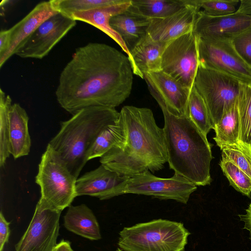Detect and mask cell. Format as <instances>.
Listing matches in <instances>:
<instances>
[{"mask_svg": "<svg viewBox=\"0 0 251 251\" xmlns=\"http://www.w3.org/2000/svg\"><path fill=\"white\" fill-rule=\"evenodd\" d=\"M133 74L127 56L107 44L89 43L76 49L62 71L57 100L72 115L90 107L115 108L130 95Z\"/></svg>", "mask_w": 251, "mask_h": 251, "instance_id": "obj_1", "label": "cell"}, {"mask_svg": "<svg viewBox=\"0 0 251 251\" xmlns=\"http://www.w3.org/2000/svg\"><path fill=\"white\" fill-rule=\"evenodd\" d=\"M120 114L125 126L126 140L100 157L101 164L128 177L162 170L168 162L164 131L157 125L151 110L126 105Z\"/></svg>", "mask_w": 251, "mask_h": 251, "instance_id": "obj_2", "label": "cell"}, {"mask_svg": "<svg viewBox=\"0 0 251 251\" xmlns=\"http://www.w3.org/2000/svg\"><path fill=\"white\" fill-rule=\"evenodd\" d=\"M158 104L164 119L163 129L170 168L197 186L209 185L213 157L207 137L187 115L173 113L161 103Z\"/></svg>", "mask_w": 251, "mask_h": 251, "instance_id": "obj_3", "label": "cell"}, {"mask_svg": "<svg viewBox=\"0 0 251 251\" xmlns=\"http://www.w3.org/2000/svg\"><path fill=\"white\" fill-rule=\"evenodd\" d=\"M119 116L120 112L115 108L94 106L82 109L61 122L59 131L48 145L77 179L87 162V153L97 137Z\"/></svg>", "mask_w": 251, "mask_h": 251, "instance_id": "obj_4", "label": "cell"}, {"mask_svg": "<svg viewBox=\"0 0 251 251\" xmlns=\"http://www.w3.org/2000/svg\"><path fill=\"white\" fill-rule=\"evenodd\" d=\"M190 234L181 222L158 219L124 227L117 245L123 251H184Z\"/></svg>", "mask_w": 251, "mask_h": 251, "instance_id": "obj_5", "label": "cell"}, {"mask_svg": "<svg viewBox=\"0 0 251 251\" xmlns=\"http://www.w3.org/2000/svg\"><path fill=\"white\" fill-rule=\"evenodd\" d=\"M76 177L65 162L48 144L38 166L35 182L40 186L42 207L61 211L76 197Z\"/></svg>", "mask_w": 251, "mask_h": 251, "instance_id": "obj_6", "label": "cell"}, {"mask_svg": "<svg viewBox=\"0 0 251 251\" xmlns=\"http://www.w3.org/2000/svg\"><path fill=\"white\" fill-rule=\"evenodd\" d=\"M241 82L199 64L194 86L204 100L214 126L237 102Z\"/></svg>", "mask_w": 251, "mask_h": 251, "instance_id": "obj_7", "label": "cell"}, {"mask_svg": "<svg viewBox=\"0 0 251 251\" xmlns=\"http://www.w3.org/2000/svg\"><path fill=\"white\" fill-rule=\"evenodd\" d=\"M199 65L198 37L192 31L168 43L162 55L161 70L191 89Z\"/></svg>", "mask_w": 251, "mask_h": 251, "instance_id": "obj_8", "label": "cell"}, {"mask_svg": "<svg viewBox=\"0 0 251 251\" xmlns=\"http://www.w3.org/2000/svg\"><path fill=\"white\" fill-rule=\"evenodd\" d=\"M197 37L199 64L251 85V67L236 51L231 40Z\"/></svg>", "mask_w": 251, "mask_h": 251, "instance_id": "obj_9", "label": "cell"}, {"mask_svg": "<svg viewBox=\"0 0 251 251\" xmlns=\"http://www.w3.org/2000/svg\"><path fill=\"white\" fill-rule=\"evenodd\" d=\"M197 189V186L179 174L175 173L171 177L161 178L148 171L129 177L125 193L173 200L186 204Z\"/></svg>", "mask_w": 251, "mask_h": 251, "instance_id": "obj_10", "label": "cell"}, {"mask_svg": "<svg viewBox=\"0 0 251 251\" xmlns=\"http://www.w3.org/2000/svg\"><path fill=\"white\" fill-rule=\"evenodd\" d=\"M76 21L58 12L43 22L15 53L24 58L42 59L76 25Z\"/></svg>", "mask_w": 251, "mask_h": 251, "instance_id": "obj_11", "label": "cell"}, {"mask_svg": "<svg viewBox=\"0 0 251 251\" xmlns=\"http://www.w3.org/2000/svg\"><path fill=\"white\" fill-rule=\"evenodd\" d=\"M61 213L37 203L27 229L15 245V251H52L57 245Z\"/></svg>", "mask_w": 251, "mask_h": 251, "instance_id": "obj_12", "label": "cell"}, {"mask_svg": "<svg viewBox=\"0 0 251 251\" xmlns=\"http://www.w3.org/2000/svg\"><path fill=\"white\" fill-rule=\"evenodd\" d=\"M128 176H122L100 164L75 182L76 197L89 196L105 200L125 194Z\"/></svg>", "mask_w": 251, "mask_h": 251, "instance_id": "obj_13", "label": "cell"}, {"mask_svg": "<svg viewBox=\"0 0 251 251\" xmlns=\"http://www.w3.org/2000/svg\"><path fill=\"white\" fill-rule=\"evenodd\" d=\"M144 79L152 96L171 112L187 115V108L191 92L162 71L145 74Z\"/></svg>", "mask_w": 251, "mask_h": 251, "instance_id": "obj_14", "label": "cell"}, {"mask_svg": "<svg viewBox=\"0 0 251 251\" xmlns=\"http://www.w3.org/2000/svg\"><path fill=\"white\" fill-rule=\"evenodd\" d=\"M185 6L166 17L150 19L148 35L154 41L167 44L193 31L197 13L201 10L193 0H182Z\"/></svg>", "mask_w": 251, "mask_h": 251, "instance_id": "obj_15", "label": "cell"}, {"mask_svg": "<svg viewBox=\"0 0 251 251\" xmlns=\"http://www.w3.org/2000/svg\"><path fill=\"white\" fill-rule=\"evenodd\" d=\"M251 27V17L236 14L213 17L201 10L197 13L193 31L204 39L232 40Z\"/></svg>", "mask_w": 251, "mask_h": 251, "instance_id": "obj_16", "label": "cell"}, {"mask_svg": "<svg viewBox=\"0 0 251 251\" xmlns=\"http://www.w3.org/2000/svg\"><path fill=\"white\" fill-rule=\"evenodd\" d=\"M58 13L50 0L38 3L23 19L9 29L10 47L5 54L0 58V67L14 55L24 41L45 20Z\"/></svg>", "mask_w": 251, "mask_h": 251, "instance_id": "obj_17", "label": "cell"}, {"mask_svg": "<svg viewBox=\"0 0 251 251\" xmlns=\"http://www.w3.org/2000/svg\"><path fill=\"white\" fill-rule=\"evenodd\" d=\"M167 44L153 41L148 34L142 38L130 51L133 74L144 78L145 74L162 71V55Z\"/></svg>", "mask_w": 251, "mask_h": 251, "instance_id": "obj_18", "label": "cell"}, {"mask_svg": "<svg viewBox=\"0 0 251 251\" xmlns=\"http://www.w3.org/2000/svg\"><path fill=\"white\" fill-rule=\"evenodd\" d=\"M131 4V0H123L120 3L88 11L75 13L69 17L90 24L101 30L114 40L130 58V53L120 36L111 27V17L126 11Z\"/></svg>", "mask_w": 251, "mask_h": 251, "instance_id": "obj_19", "label": "cell"}, {"mask_svg": "<svg viewBox=\"0 0 251 251\" xmlns=\"http://www.w3.org/2000/svg\"><path fill=\"white\" fill-rule=\"evenodd\" d=\"M28 116L19 103L12 104L9 112L10 153L16 159L27 155L31 138L28 130Z\"/></svg>", "mask_w": 251, "mask_h": 251, "instance_id": "obj_20", "label": "cell"}, {"mask_svg": "<svg viewBox=\"0 0 251 251\" xmlns=\"http://www.w3.org/2000/svg\"><path fill=\"white\" fill-rule=\"evenodd\" d=\"M150 19L134 13L128 8L111 18V27L120 36L130 50L147 34Z\"/></svg>", "mask_w": 251, "mask_h": 251, "instance_id": "obj_21", "label": "cell"}, {"mask_svg": "<svg viewBox=\"0 0 251 251\" xmlns=\"http://www.w3.org/2000/svg\"><path fill=\"white\" fill-rule=\"evenodd\" d=\"M64 226L69 231L92 241L101 238L99 222L86 204L70 205L64 216Z\"/></svg>", "mask_w": 251, "mask_h": 251, "instance_id": "obj_22", "label": "cell"}, {"mask_svg": "<svg viewBox=\"0 0 251 251\" xmlns=\"http://www.w3.org/2000/svg\"><path fill=\"white\" fill-rule=\"evenodd\" d=\"M126 137L125 126L120 114L118 120L107 126L97 137L88 151L87 161L101 157L112 148L121 145Z\"/></svg>", "mask_w": 251, "mask_h": 251, "instance_id": "obj_23", "label": "cell"}, {"mask_svg": "<svg viewBox=\"0 0 251 251\" xmlns=\"http://www.w3.org/2000/svg\"><path fill=\"white\" fill-rule=\"evenodd\" d=\"M240 121L236 103L223 116L214 126L215 136L213 137L221 150L225 146L238 145L240 141Z\"/></svg>", "mask_w": 251, "mask_h": 251, "instance_id": "obj_24", "label": "cell"}, {"mask_svg": "<svg viewBox=\"0 0 251 251\" xmlns=\"http://www.w3.org/2000/svg\"><path fill=\"white\" fill-rule=\"evenodd\" d=\"M185 6L182 0H131L128 9L149 19L170 16Z\"/></svg>", "mask_w": 251, "mask_h": 251, "instance_id": "obj_25", "label": "cell"}, {"mask_svg": "<svg viewBox=\"0 0 251 251\" xmlns=\"http://www.w3.org/2000/svg\"><path fill=\"white\" fill-rule=\"evenodd\" d=\"M186 115L205 136L211 129H214L206 103L194 86L191 90Z\"/></svg>", "mask_w": 251, "mask_h": 251, "instance_id": "obj_26", "label": "cell"}, {"mask_svg": "<svg viewBox=\"0 0 251 251\" xmlns=\"http://www.w3.org/2000/svg\"><path fill=\"white\" fill-rule=\"evenodd\" d=\"M237 106L240 121V141L251 146V85L241 83Z\"/></svg>", "mask_w": 251, "mask_h": 251, "instance_id": "obj_27", "label": "cell"}, {"mask_svg": "<svg viewBox=\"0 0 251 251\" xmlns=\"http://www.w3.org/2000/svg\"><path fill=\"white\" fill-rule=\"evenodd\" d=\"M123 0H50L57 12L68 17L75 13L88 11L110 6L122 2Z\"/></svg>", "mask_w": 251, "mask_h": 251, "instance_id": "obj_28", "label": "cell"}, {"mask_svg": "<svg viewBox=\"0 0 251 251\" xmlns=\"http://www.w3.org/2000/svg\"><path fill=\"white\" fill-rule=\"evenodd\" d=\"M12 100L0 89V166L3 167L10 155L9 112Z\"/></svg>", "mask_w": 251, "mask_h": 251, "instance_id": "obj_29", "label": "cell"}, {"mask_svg": "<svg viewBox=\"0 0 251 251\" xmlns=\"http://www.w3.org/2000/svg\"><path fill=\"white\" fill-rule=\"evenodd\" d=\"M219 165L230 185L238 192L250 197L251 178L230 161L221 159Z\"/></svg>", "mask_w": 251, "mask_h": 251, "instance_id": "obj_30", "label": "cell"}, {"mask_svg": "<svg viewBox=\"0 0 251 251\" xmlns=\"http://www.w3.org/2000/svg\"><path fill=\"white\" fill-rule=\"evenodd\" d=\"M222 158L231 161L251 178V147L241 142L222 148Z\"/></svg>", "mask_w": 251, "mask_h": 251, "instance_id": "obj_31", "label": "cell"}, {"mask_svg": "<svg viewBox=\"0 0 251 251\" xmlns=\"http://www.w3.org/2000/svg\"><path fill=\"white\" fill-rule=\"evenodd\" d=\"M195 4L204 14L213 17L223 16L234 13L238 0H194Z\"/></svg>", "mask_w": 251, "mask_h": 251, "instance_id": "obj_32", "label": "cell"}, {"mask_svg": "<svg viewBox=\"0 0 251 251\" xmlns=\"http://www.w3.org/2000/svg\"><path fill=\"white\" fill-rule=\"evenodd\" d=\"M231 41L239 55L251 67V27L234 37Z\"/></svg>", "mask_w": 251, "mask_h": 251, "instance_id": "obj_33", "label": "cell"}, {"mask_svg": "<svg viewBox=\"0 0 251 251\" xmlns=\"http://www.w3.org/2000/svg\"><path fill=\"white\" fill-rule=\"evenodd\" d=\"M10 222L6 220L1 211L0 213V251H3L5 244L8 242L10 233Z\"/></svg>", "mask_w": 251, "mask_h": 251, "instance_id": "obj_34", "label": "cell"}, {"mask_svg": "<svg viewBox=\"0 0 251 251\" xmlns=\"http://www.w3.org/2000/svg\"><path fill=\"white\" fill-rule=\"evenodd\" d=\"M10 34L9 29L0 32V58L7 52L10 47Z\"/></svg>", "mask_w": 251, "mask_h": 251, "instance_id": "obj_35", "label": "cell"}, {"mask_svg": "<svg viewBox=\"0 0 251 251\" xmlns=\"http://www.w3.org/2000/svg\"><path fill=\"white\" fill-rule=\"evenodd\" d=\"M234 13L251 17V0H240L239 6Z\"/></svg>", "mask_w": 251, "mask_h": 251, "instance_id": "obj_36", "label": "cell"}, {"mask_svg": "<svg viewBox=\"0 0 251 251\" xmlns=\"http://www.w3.org/2000/svg\"><path fill=\"white\" fill-rule=\"evenodd\" d=\"M239 217L244 223V228L249 231L251 240V202L246 209L245 214L239 215Z\"/></svg>", "mask_w": 251, "mask_h": 251, "instance_id": "obj_37", "label": "cell"}, {"mask_svg": "<svg viewBox=\"0 0 251 251\" xmlns=\"http://www.w3.org/2000/svg\"><path fill=\"white\" fill-rule=\"evenodd\" d=\"M72 250L70 242L63 239L57 244L52 251H71Z\"/></svg>", "mask_w": 251, "mask_h": 251, "instance_id": "obj_38", "label": "cell"}, {"mask_svg": "<svg viewBox=\"0 0 251 251\" xmlns=\"http://www.w3.org/2000/svg\"><path fill=\"white\" fill-rule=\"evenodd\" d=\"M123 251L121 249H120L119 248H117L116 250L115 251Z\"/></svg>", "mask_w": 251, "mask_h": 251, "instance_id": "obj_39", "label": "cell"}, {"mask_svg": "<svg viewBox=\"0 0 251 251\" xmlns=\"http://www.w3.org/2000/svg\"><path fill=\"white\" fill-rule=\"evenodd\" d=\"M71 251H74V250L72 249Z\"/></svg>", "mask_w": 251, "mask_h": 251, "instance_id": "obj_40", "label": "cell"}, {"mask_svg": "<svg viewBox=\"0 0 251 251\" xmlns=\"http://www.w3.org/2000/svg\"></svg>", "mask_w": 251, "mask_h": 251, "instance_id": "obj_41", "label": "cell"}]
</instances>
